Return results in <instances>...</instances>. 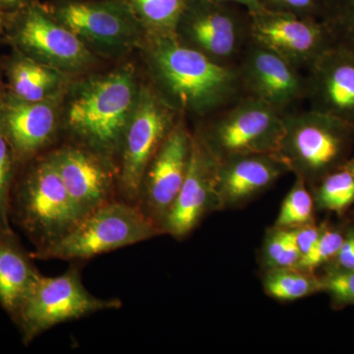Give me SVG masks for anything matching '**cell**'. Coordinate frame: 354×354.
Instances as JSON below:
<instances>
[{
  "mask_svg": "<svg viewBox=\"0 0 354 354\" xmlns=\"http://www.w3.org/2000/svg\"><path fill=\"white\" fill-rule=\"evenodd\" d=\"M263 285L269 297L281 301L301 299L324 290L322 279L295 267L268 270Z\"/></svg>",
  "mask_w": 354,
  "mask_h": 354,
  "instance_id": "7402d4cb",
  "label": "cell"
},
{
  "mask_svg": "<svg viewBox=\"0 0 354 354\" xmlns=\"http://www.w3.org/2000/svg\"><path fill=\"white\" fill-rule=\"evenodd\" d=\"M318 202L324 209L342 212L354 202V176L349 169L333 172L318 191Z\"/></svg>",
  "mask_w": 354,
  "mask_h": 354,
  "instance_id": "484cf974",
  "label": "cell"
},
{
  "mask_svg": "<svg viewBox=\"0 0 354 354\" xmlns=\"http://www.w3.org/2000/svg\"><path fill=\"white\" fill-rule=\"evenodd\" d=\"M348 169H349V171L353 172V176H354V162H353V164H351V167H349Z\"/></svg>",
  "mask_w": 354,
  "mask_h": 354,
  "instance_id": "74e56055",
  "label": "cell"
},
{
  "mask_svg": "<svg viewBox=\"0 0 354 354\" xmlns=\"http://www.w3.org/2000/svg\"><path fill=\"white\" fill-rule=\"evenodd\" d=\"M208 1L220 2V3L234 4L248 11L249 13L256 12L263 8L259 0H208Z\"/></svg>",
  "mask_w": 354,
  "mask_h": 354,
  "instance_id": "836d02e7",
  "label": "cell"
},
{
  "mask_svg": "<svg viewBox=\"0 0 354 354\" xmlns=\"http://www.w3.org/2000/svg\"><path fill=\"white\" fill-rule=\"evenodd\" d=\"M290 171L277 155H249L218 162L216 202L221 207L235 206L250 199Z\"/></svg>",
  "mask_w": 354,
  "mask_h": 354,
  "instance_id": "d6986e66",
  "label": "cell"
},
{
  "mask_svg": "<svg viewBox=\"0 0 354 354\" xmlns=\"http://www.w3.org/2000/svg\"><path fill=\"white\" fill-rule=\"evenodd\" d=\"M234 4L188 0L176 36L183 44L221 64H230L248 38V13Z\"/></svg>",
  "mask_w": 354,
  "mask_h": 354,
  "instance_id": "30bf717a",
  "label": "cell"
},
{
  "mask_svg": "<svg viewBox=\"0 0 354 354\" xmlns=\"http://www.w3.org/2000/svg\"><path fill=\"white\" fill-rule=\"evenodd\" d=\"M53 101H22L8 94L0 108V133L12 148L19 167L46 153L53 144L58 127Z\"/></svg>",
  "mask_w": 354,
  "mask_h": 354,
  "instance_id": "ac0fdd59",
  "label": "cell"
},
{
  "mask_svg": "<svg viewBox=\"0 0 354 354\" xmlns=\"http://www.w3.org/2000/svg\"><path fill=\"white\" fill-rule=\"evenodd\" d=\"M335 258L339 269L354 271V232L344 239L341 249Z\"/></svg>",
  "mask_w": 354,
  "mask_h": 354,
  "instance_id": "d6a6232c",
  "label": "cell"
},
{
  "mask_svg": "<svg viewBox=\"0 0 354 354\" xmlns=\"http://www.w3.org/2000/svg\"><path fill=\"white\" fill-rule=\"evenodd\" d=\"M334 31L348 39L346 46L354 50V0H337L333 11Z\"/></svg>",
  "mask_w": 354,
  "mask_h": 354,
  "instance_id": "4dcf8cb0",
  "label": "cell"
},
{
  "mask_svg": "<svg viewBox=\"0 0 354 354\" xmlns=\"http://www.w3.org/2000/svg\"><path fill=\"white\" fill-rule=\"evenodd\" d=\"M192 143L193 136L178 121L144 174L136 206L162 232L165 218L185 180Z\"/></svg>",
  "mask_w": 354,
  "mask_h": 354,
  "instance_id": "4fadbf2b",
  "label": "cell"
},
{
  "mask_svg": "<svg viewBox=\"0 0 354 354\" xmlns=\"http://www.w3.org/2000/svg\"><path fill=\"white\" fill-rule=\"evenodd\" d=\"M323 279L324 290L339 305H354V271L337 270Z\"/></svg>",
  "mask_w": 354,
  "mask_h": 354,
  "instance_id": "f546056e",
  "label": "cell"
},
{
  "mask_svg": "<svg viewBox=\"0 0 354 354\" xmlns=\"http://www.w3.org/2000/svg\"><path fill=\"white\" fill-rule=\"evenodd\" d=\"M261 6L267 10L286 12L315 18L328 10L329 0H259Z\"/></svg>",
  "mask_w": 354,
  "mask_h": 354,
  "instance_id": "f1b7e54d",
  "label": "cell"
},
{
  "mask_svg": "<svg viewBox=\"0 0 354 354\" xmlns=\"http://www.w3.org/2000/svg\"><path fill=\"white\" fill-rule=\"evenodd\" d=\"M48 153L84 218L118 200L115 160L73 142Z\"/></svg>",
  "mask_w": 354,
  "mask_h": 354,
  "instance_id": "5bb4252c",
  "label": "cell"
},
{
  "mask_svg": "<svg viewBox=\"0 0 354 354\" xmlns=\"http://www.w3.org/2000/svg\"><path fill=\"white\" fill-rule=\"evenodd\" d=\"M218 162L204 144L193 136L187 174L162 227L164 234L183 239L191 234L205 215L218 209L216 174Z\"/></svg>",
  "mask_w": 354,
  "mask_h": 354,
  "instance_id": "2e32d148",
  "label": "cell"
},
{
  "mask_svg": "<svg viewBox=\"0 0 354 354\" xmlns=\"http://www.w3.org/2000/svg\"><path fill=\"white\" fill-rule=\"evenodd\" d=\"M139 91L131 67L90 79L77 88L65 118L73 143L118 162Z\"/></svg>",
  "mask_w": 354,
  "mask_h": 354,
  "instance_id": "7a4b0ae2",
  "label": "cell"
},
{
  "mask_svg": "<svg viewBox=\"0 0 354 354\" xmlns=\"http://www.w3.org/2000/svg\"><path fill=\"white\" fill-rule=\"evenodd\" d=\"M29 0H0V9L6 14L15 12L26 6Z\"/></svg>",
  "mask_w": 354,
  "mask_h": 354,
  "instance_id": "e575fe53",
  "label": "cell"
},
{
  "mask_svg": "<svg viewBox=\"0 0 354 354\" xmlns=\"http://www.w3.org/2000/svg\"><path fill=\"white\" fill-rule=\"evenodd\" d=\"M300 259L292 228L274 227L265 242L264 260L268 270L293 268Z\"/></svg>",
  "mask_w": 354,
  "mask_h": 354,
  "instance_id": "d4e9b609",
  "label": "cell"
},
{
  "mask_svg": "<svg viewBox=\"0 0 354 354\" xmlns=\"http://www.w3.org/2000/svg\"><path fill=\"white\" fill-rule=\"evenodd\" d=\"M6 13L0 9V38L4 35L6 32Z\"/></svg>",
  "mask_w": 354,
  "mask_h": 354,
  "instance_id": "8d00e7d4",
  "label": "cell"
},
{
  "mask_svg": "<svg viewBox=\"0 0 354 354\" xmlns=\"http://www.w3.org/2000/svg\"><path fill=\"white\" fill-rule=\"evenodd\" d=\"M344 239V237L339 232L323 230L315 245L300 259L295 268L313 272L316 268L329 262L337 256Z\"/></svg>",
  "mask_w": 354,
  "mask_h": 354,
  "instance_id": "83f0119b",
  "label": "cell"
},
{
  "mask_svg": "<svg viewBox=\"0 0 354 354\" xmlns=\"http://www.w3.org/2000/svg\"><path fill=\"white\" fill-rule=\"evenodd\" d=\"M306 181L298 176L292 189L286 197L276 227L295 228L312 223L313 216V198L307 190Z\"/></svg>",
  "mask_w": 354,
  "mask_h": 354,
  "instance_id": "cb8c5ba5",
  "label": "cell"
},
{
  "mask_svg": "<svg viewBox=\"0 0 354 354\" xmlns=\"http://www.w3.org/2000/svg\"><path fill=\"white\" fill-rule=\"evenodd\" d=\"M188 0H128L145 29L153 35L176 34Z\"/></svg>",
  "mask_w": 354,
  "mask_h": 354,
  "instance_id": "603a6c76",
  "label": "cell"
},
{
  "mask_svg": "<svg viewBox=\"0 0 354 354\" xmlns=\"http://www.w3.org/2000/svg\"><path fill=\"white\" fill-rule=\"evenodd\" d=\"M7 95H8V88H7L6 85H4L1 78H0V108H1L2 104L6 102Z\"/></svg>",
  "mask_w": 354,
  "mask_h": 354,
  "instance_id": "d590c367",
  "label": "cell"
},
{
  "mask_svg": "<svg viewBox=\"0 0 354 354\" xmlns=\"http://www.w3.org/2000/svg\"><path fill=\"white\" fill-rule=\"evenodd\" d=\"M239 68L243 92L281 113L306 95V79L299 69L252 41L246 46Z\"/></svg>",
  "mask_w": 354,
  "mask_h": 354,
  "instance_id": "9a60e30c",
  "label": "cell"
},
{
  "mask_svg": "<svg viewBox=\"0 0 354 354\" xmlns=\"http://www.w3.org/2000/svg\"><path fill=\"white\" fill-rule=\"evenodd\" d=\"M285 133L278 153L304 180L323 176L344 157L353 125L315 109L283 113Z\"/></svg>",
  "mask_w": 354,
  "mask_h": 354,
  "instance_id": "52a82bcc",
  "label": "cell"
},
{
  "mask_svg": "<svg viewBox=\"0 0 354 354\" xmlns=\"http://www.w3.org/2000/svg\"><path fill=\"white\" fill-rule=\"evenodd\" d=\"M19 165L3 135L0 133V232H11L10 200Z\"/></svg>",
  "mask_w": 354,
  "mask_h": 354,
  "instance_id": "4316f807",
  "label": "cell"
},
{
  "mask_svg": "<svg viewBox=\"0 0 354 354\" xmlns=\"http://www.w3.org/2000/svg\"><path fill=\"white\" fill-rule=\"evenodd\" d=\"M307 92L312 109L354 125V50L332 44L309 69Z\"/></svg>",
  "mask_w": 354,
  "mask_h": 354,
  "instance_id": "e0dca14e",
  "label": "cell"
},
{
  "mask_svg": "<svg viewBox=\"0 0 354 354\" xmlns=\"http://www.w3.org/2000/svg\"><path fill=\"white\" fill-rule=\"evenodd\" d=\"M248 38L299 70L310 69L333 44L329 27L318 19L265 8L248 12Z\"/></svg>",
  "mask_w": 354,
  "mask_h": 354,
  "instance_id": "8fae6325",
  "label": "cell"
},
{
  "mask_svg": "<svg viewBox=\"0 0 354 354\" xmlns=\"http://www.w3.org/2000/svg\"><path fill=\"white\" fill-rule=\"evenodd\" d=\"M55 18L87 46L118 53L132 48L145 27L128 2H68L58 7Z\"/></svg>",
  "mask_w": 354,
  "mask_h": 354,
  "instance_id": "7c38bea8",
  "label": "cell"
},
{
  "mask_svg": "<svg viewBox=\"0 0 354 354\" xmlns=\"http://www.w3.org/2000/svg\"><path fill=\"white\" fill-rule=\"evenodd\" d=\"M14 230L0 232V307L13 320L41 274Z\"/></svg>",
  "mask_w": 354,
  "mask_h": 354,
  "instance_id": "ffe728a7",
  "label": "cell"
},
{
  "mask_svg": "<svg viewBox=\"0 0 354 354\" xmlns=\"http://www.w3.org/2000/svg\"><path fill=\"white\" fill-rule=\"evenodd\" d=\"M8 94L27 102L55 100L65 83L64 71L14 51L4 64Z\"/></svg>",
  "mask_w": 354,
  "mask_h": 354,
  "instance_id": "44dd1931",
  "label": "cell"
},
{
  "mask_svg": "<svg viewBox=\"0 0 354 354\" xmlns=\"http://www.w3.org/2000/svg\"><path fill=\"white\" fill-rule=\"evenodd\" d=\"M218 113L197 137L218 162L242 156H278L285 133L278 109L247 95Z\"/></svg>",
  "mask_w": 354,
  "mask_h": 354,
  "instance_id": "5b68a950",
  "label": "cell"
},
{
  "mask_svg": "<svg viewBox=\"0 0 354 354\" xmlns=\"http://www.w3.org/2000/svg\"><path fill=\"white\" fill-rule=\"evenodd\" d=\"M174 111L155 91L140 88L118 153V200L136 206L147 167L176 124Z\"/></svg>",
  "mask_w": 354,
  "mask_h": 354,
  "instance_id": "ba28073f",
  "label": "cell"
},
{
  "mask_svg": "<svg viewBox=\"0 0 354 354\" xmlns=\"http://www.w3.org/2000/svg\"><path fill=\"white\" fill-rule=\"evenodd\" d=\"M84 218L65 188L50 153L19 167L10 200V221L35 251L57 243Z\"/></svg>",
  "mask_w": 354,
  "mask_h": 354,
  "instance_id": "3957f363",
  "label": "cell"
},
{
  "mask_svg": "<svg viewBox=\"0 0 354 354\" xmlns=\"http://www.w3.org/2000/svg\"><path fill=\"white\" fill-rule=\"evenodd\" d=\"M295 232V241H297L298 250H299L301 258L311 250L312 247L315 245L323 230L312 223L300 225V227L292 228Z\"/></svg>",
  "mask_w": 354,
  "mask_h": 354,
  "instance_id": "1f68e13d",
  "label": "cell"
},
{
  "mask_svg": "<svg viewBox=\"0 0 354 354\" xmlns=\"http://www.w3.org/2000/svg\"><path fill=\"white\" fill-rule=\"evenodd\" d=\"M122 306L120 298L106 299L91 293L83 285L80 268L74 265L59 276L41 274L12 322L19 330L23 344L29 346L59 324Z\"/></svg>",
  "mask_w": 354,
  "mask_h": 354,
  "instance_id": "8992f818",
  "label": "cell"
},
{
  "mask_svg": "<svg viewBox=\"0 0 354 354\" xmlns=\"http://www.w3.org/2000/svg\"><path fill=\"white\" fill-rule=\"evenodd\" d=\"M160 234L138 207L115 200L88 214L57 243L31 253L37 260H88Z\"/></svg>",
  "mask_w": 354,
  "mask_h": 354,
  "instance_id": "277c9868",
  "label": "cell"
},
{
  "mask_svg": "<svg viewBox=\"0 0 354 354\" xmlns=\"http://www.w3.org/2000/svg\"><path fill=\"white\" fill-rule=\"evenodd\" d=\"M150 62L158 95L174 111L208 115L243 92L239 66L218 64L176 34L153 35Z\"/></svg>",
  "mask_w": 354,
  "mask_h": 354,
  "instance_id": "6da1fadb",
  "label": "cell"
},
{
  "mask_svg": "<svg viewBox=\"0 0 354 354\" xmlns=\"http://www.w3.org/2000/svg\"><path fill=\"white\" fill-rule=\"evenodd\" d=\"M4 36L18 53L62 71L92 62L88 46L37 2L6 14Z\"/></svg>",
  "mask_w": 354,
  "mask_h": 354,
  "instance_id": "9c48e42d",
  "label": "cell"
}]
</instances>
